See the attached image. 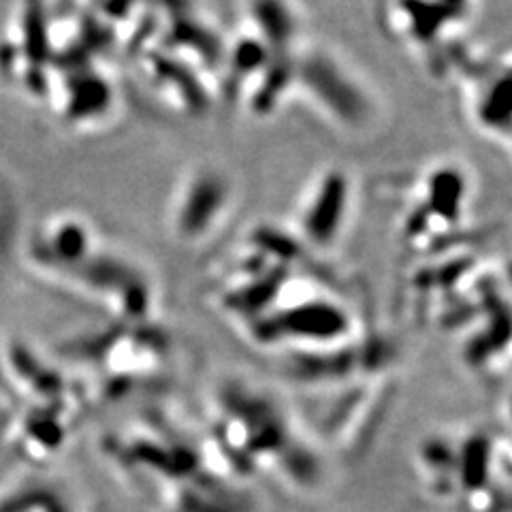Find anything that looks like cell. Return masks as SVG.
I'll list each match as a JSON object with an SVG mask.
<instances>
[{
    "label": "cell",
    "mask_w": 512,
    "mask_h": 512,
    "mask_svg": "<svg viewBox=\"0 0 512 512\" xmlns=\"http://www.w3.org/2000/svg\"><path fill=\"white\" fill-rule=\"evenodd\" d=\"M28 259L39 274L69 284L77 293H90L126 318L128 312L120 293L135 301L148 314L152 282L135 265L111 252L84 220L71 216L54 218L30 239Z\"/></svg>",
    "instance_id": "cell-1"
},
{
    "label": "cell",
    "mask_w": 512,
    "mask_h": 512,
    "mask_svg": "<svg viewBox=\"0 0 512 512\" xmlns=\"http://www.w3.org/2000/svg\"><path fill=\"white\" fill-rule=\"evenodd\" d=\"M506 416H508V423H510V429H512V397L508 399V404H506Z\"/></svg>",
    "instance_id": "cell-3"
},
{
    "label": "cell",
    "mask_w": 512,
    "mask_h": 512,
    "mask_svg": "<svg viewBox=\"0 0 512 512\" xmlns=\"http://www.w3.org/2000/svg\"><path fill=\"white\" fill-rule=\"evenodd\" d=\"M227 201V182L212 171L186 175L173 197L171 224L180 242H199L214 227L216 216L224 210Z\"/></svg>",
    "instance_id": "cell-2"
}]
</instances>
